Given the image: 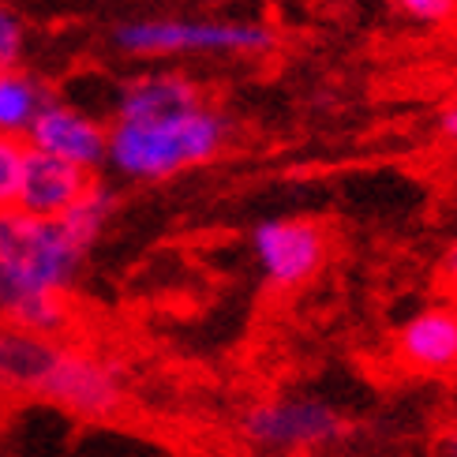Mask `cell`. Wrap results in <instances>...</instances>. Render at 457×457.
Returning a JSON list of instances; mask_svg holds the SVG:
<instances>
[{"label": "cell", "mask_w": 457, "mask_h": 457, "mask_svg": "<svg viewBox=\"0 0 457 457\" xmlns=\"http://www.w3.org/2000/svg\"><path fill=\"white\" fill-rule=\"evenodd\" d=\"M228 136H233V120L214 105H199L180 117L150 124L112 120L105 165L128 180H169L184 169L218 158Z\"/></svg>", "instance_id": "cell-1"}, {"label": "cell", "mask_w": 457, "mask_h": 457, "mask_svg": "<svg viewBox=\"0 0 457 457\" xmlns=\"http://www.w3.org/2000/svg\"><path fill=\"white\" fill-rule=\"evenodd\" d=\"M356 424L315 394H278L240 412V439L262 457H303L345 446Z\"/></svg>", "instance_id": "cell-2"}, {"label": "cell", "mask_w": 457, "mask_h": 457, "mask_svg": "<svg viewBox=\"0 0 457 457\" xmlns=\"http://www.w3.org/2000/svg\"><path fill=\"white\" fill-rule=\"evenodd\" d=\"M112 42L128 56H184V53H233L262 56L278 46V34L255 19H131L112 30Z\"/></svg>", "instance_id": "cell-3"}, {"label": "cell", "mask_w": 457, "mask_h": 457, "mask_svg": "<svg viewBox=\"0 0 457 457\" xmlns=\"http://www.w3.org/2000/svg\"><path fill=\"white\" fill-rule=\"evenodd\" d=\"M87 252L75 247L61 218H34L27 211H0V266L27 293L64 296L83 270Z\"/></svg>", "instance_id": "cell-4"}, {"label": "cell", "mask_w": 457, "mask_h": 457, "mask_svg": "<svg viewBox=\"0 0 457 457\" xmlns=\"http://www.w3.org/2000/svg\"><path fill=\"white\" fill-rule=\"evenodd\" d=\"M37 402H49L79 420H112L128 405V368L117 356L61 345Z\"/></svg>", "instance_id": "cell-5"}, {"label": "cell", "mask_w": 457, "mask_h": 457, "mask_svg": "<svg viewBox=\"0 0 457 457\" xmlns=\"http://www.w3.org/2000/svg\"><path fill=\"white\" fill-rule=\"evenodd\" d=\"M252 255L270 289H300L327 262V233L319 221L303 218H266L252 225Z\"/></svg>", "instance_id": "cell-6"}, {"label": "cell", "mask_w": 457, "mask_h": 457, "mask_svg": "<svg viewBox=\"0 0 457 457\" xmlns=\"http://www.w3.org/2000/svg\"><path fill=\"white\" fill-rule=\"evenodd\" d=\"M27 146L94 173V169L105 165V158H109V128L68 102H53L42 117L34 120Z\"/></svg>", "instance_id": "cell-7"}, {"label": "cell", "mask_w": 457, "mask_h": 457, "mask_svg": "<svg viewBox=\"0 0 457 457\" xmlns=\"http://www.w3.org/2000/svg\"><path fill=\"white\" fill-rule=\"evenodd\" d=\"M397 360L416 375H450L457 371V308L428 303L402 322L394 337Z\"/></svg>", "instance_id": "cell-8"}, {"label": "cell", "mask_w": 457, "mask_h": 457, "mask_svg": "<svg viewBox=\"0 0 457 457\" xmlns=\"http://www.w3.org/2000/svg\"><path fill=\"white\" fill-rule=\"evenodd\" d=\"M199 105H206L199 83L180 71H143V75L124 79L117 90V120L120 124L169 120V117H180V112H192Z\"/></svg>", "instance_id": "cell-9"}, {"label": "cell", "mask_w": 457, "mask_h": 457, "mask_svg": "<svg viewBox=\"0 0 457 457\" xmlns=\"http://www.w3.org/2000/svg\"><path fill=\"white\" fill-rule=\"evenodd\" d=\"M94 184L87 169L61 162L42 150H30L23 187H19V211H27L34 218H61L75 199H83V192Z\"/></svg>", "instance_id": "cell-10"}, {"label": "cell", "mask_w": 457, "mask_h": 457, "mask_svg": "<svg viewBox=\"0 0 457 457\" xmlns=\"http://www.w3.org/2000/svg\"><path fill=\"white\" fill-rule=\"evenodd\" d=\"M61 337H37L0 322V397H42Z\"/></svg>", "instance_id": "cell-11"}, {"label": "cell", "mask_w": 457, "mask_h": 457, "mask_svg": "<svg viewBox=\"0 0 457 457\" xmlns=\"http://www.w3.org/2000/svg\"><path fill=\"white\" fill-rule=\"evenodd\" d=\"M0 322L37 337H61L71 322V308L64 296L53 293H27L15 285L12 274L0 266Z\"/></svg>", "instance_id": "cell-12"}, {"label": "cell", "mask_w": 457, "mask_h": 457, "mask_svg": "<svg viewBox=\"0 0 457 457\" xmlns=\"http://www.w3.org/2000/svg\"><path fill=\"white\" fill-rule=\"evenodd\" d=\"M53 87L27 68L0 71V136L27 139L34 120L53 105Z\"/></svg>", "instance_id": "cell-13"}, {"label": "cell", "mask_w": 457, "mask_h": 457, "mask_svg": "<svg viewBox=\"0 0 457 457\" xmlns=\"http://www.w3.org/2000/svg\"><path fill=\"white\" fill-rule=\"evenodd\" d=\"M117 206H120L117 192H112L109 184L94 180L83 192V199H75L68 211L61 214V225H64V233L75 240V247L90 255V247L102 240L105 225L112 221V214H117Z\"/></svg>", "instance_id": "cell-14"}, {"label": "cell", "mask_w": 457, "mask_h": 457, "mask_svg": "<svg viewBox=\"0 0 457 457\" xmlns=\"http://www.w3.org/2000/svg\"><path fill=\"white\" fill-rule=\"evenodd\" d=\"M27 158H30L27 139L0 136V211H12V206L19 203V187H23Z\"/></svg>", "instance_id": "cell-15"}, {"label": "cell", "mask_w": 457, "mask_h": 457, "mask_svg": "<svg viewBox=\"0 0 457 457\" xmlns=\"http://www.w3.org/2000/svg\"><path fill=\"white\" fill-rule=\"evenodd\" d=\"M27 49V27L4 0H0V71L19 68V56Z\"/></svg>", "instance_id": "cell-16"}, {"label": "cell", "mask_w": 457, "mask_h": 457, "mask_svg": "<svg viewBox=\"0 0 457 457\" xmlns=\"http://www.w3.org/2000/svg\"><path fill=\"white\" fill-rule=\"evenodd\" d=\"M397 8L420 19V23H443V19L457 12V0H397Z\"/></svg>", "instance_id": "cell-17"}, {"label": "cell", "mask_w": 457, "mask_h": 457, "mask_svg": "<svg viewBox=\"0 0 457 457\" xmlns=\"http://www.w3.org/2000/svg\"><path fill=\"white\" fill-rule=\"evenodd\" d=\"M431 457H457V424L439 431V439L431 443Z\"/></svg>", "instance_id": "cell-18"}, {"label": "cell", "mask_w": 457, "mask_h": 457, "mask_svg": "<svg viewBox=\"0 0 457 457\" xmlns=\"http://www.w3.org/2000/svg\"><path fill=\"white\" fill-rule=\"evenodd\" d=\"M439 128H443V136H446V139H457V102L439 117Z\"/></svg>", "instance_id": "cell-19"}, {"label": "cell", "mask_w": 457, "mask_h": 457, "mask_svg": "<svg viewBox=\"0 0 457 457\" xmlns=\"http://www.w3.org/2000/svg\"><path fill=\"white\" fill-rule=\"evenodd\" d=\"M443 274H446V278L457 285V240L446 247V255H443Z\"/></svg>", "instance_id": "cell-20"}]
</instances>
